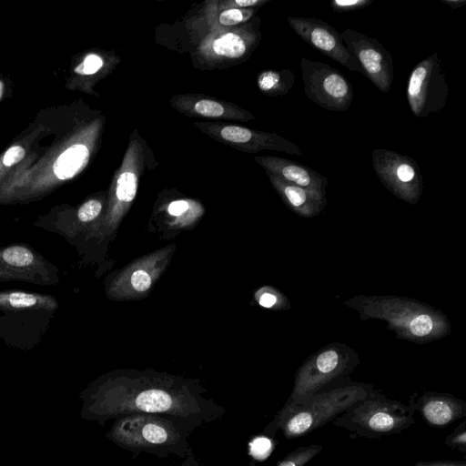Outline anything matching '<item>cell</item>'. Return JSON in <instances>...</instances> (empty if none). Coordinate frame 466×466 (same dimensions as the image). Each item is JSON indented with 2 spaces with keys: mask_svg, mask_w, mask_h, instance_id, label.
Masks as SVG:
<instances>
[{
  "mask_svg": "<svg viewBox=\"0 0 466 466\" xmlns=\"http://www.w3.org/2000/svg\"><path fill=\"white\" fill-rule=\"evenodd\" d=\"M19 280L41 285L56 283V269L25 245L0 248V281Z\"/></svg>",
  "mask_w": 466,
  "mask_h": 466,
  "instance_id": "cell-8",
  "label": "cell"
},
{
  "mask_svg": "<svg viewBox=\"0 0 466 466\" xmlns=\"http://www.w3.org/2000/svg\"><path fill=\"white\" fill-rule=\"evenodd\" d=\"M277 298L271 293H264L260 296L258 303L264 308H271L275 305Z\"/></svg>",
  "mask_w": 466,
  "mask_h": 466,
  "instance_id": "cell-32",
  "label": "cell"
},
{
  "mask_svg": "<svg viewBox=\"0 0 466 466\" xmlns=\"http://www.w3.org/2000/svg\"><path fill=\"white\" fill-rule=\"evenodd\" d=\"M268 177L285 200L294 208H307L310 203L320 201L321 191L309 189L299 186L285 183L278 177L268 173Z\"/></svg>",
  "mask_w": 466,
  "mask_h": 466,
  "instance_id": "cell-18",
  "label": "cell"
},
{
  "mask_svg": "<svg viewBox=\"0 0 466 466\" xmlns=\"http://www.w3.org/2000/svg\"><path fill=\"white\" fill-rule=\"evenodd\" d=\"M448 95L446 73L437 53L415 65L407 82L406 96L416 117H426L441 111L446 105Z\"/></svg>",
  "mask_w": 466,
  "mask_h": 466,
  "instance_id": "cell-4",
  "label": "cell"
},
{
  "mask_svg": "<svg viewBox=\"0 0 466 466\" xmlns=\"http://www.w3.org/2000/svg\"><path fill=\"white\" fill-rule=\"evenodd\" d=\"M223 139L236 144L252 143V147L259 149H274L288 154L302 157L303 153L298 145L276 134L258 133L238 126H226L220 130Z\"/></svg>",
  "mask_w": 466,
  "mask_h": 466,
  "instance_id": "cell-14",
  "label": "cell"
},
{
  "mask_svg": "<svg viewBox=\"0 0 466 466\" xmlns=\"http://www.w3.org/2000/svg\"><path fill=\"white\" fill-rule=\"evenodd\" d=\"M373 0H332L330 6L337 13H348L369 6Z\"/></svg>",
  "mask_w": 466,
  "mask_h": 466,
  "instance_id": "cell-24",
  "label": "cell"
},
{
  "mask_svg": "<svg viewBox=\"0 0 466 466\" xmlns=\"http://www.w3.org/2000/svg\"><path fill=\"white\" fill-rule=\"evenodd\" d=\"M321 451L320 445L300 447L288 454L277 466H304Z\"/></svg>",
  "mask_w": 466,
  "mask_h": 466,
  "instance_id": "cell-21",
  "label": "cell"
},
{
  "mask_svg": "<svg viewBox=\"0 0 466 466\" xmlns=\"http://www.w3.org/2000/svg\"><path fill=\"white\" fill-rule=\"evenodd\" d=\"M400 404L369 402L359 406L353 420L367 430L380 433L393 432L408 427L412 419Z\"/></svg>",
  "mask_w": 466,
  "mask_h": 466,
  "instance_id": "cell-11",
  "label": "cell"
},
{
  "mask_svg": "<svg viewBox=\"0 0 466 466\" xmlns=\"http://www.w3.org/2000/svg\"><path fill=\"white\" fill-rule=\"evenodd\" d=\"M80 398V417L99 425L111 419L145 413L167 417L195 430L222 418L225 412L193 382L150 372L106 375L84 390Z\"/></svg>",
  "mask_w": 466,
  "mask_h": 466,
  "instance_id": "cell-1",
  "label": "cell"
},
{
  "mask_svg": "<svg viewBox=\"0 0 466 466\" xmlns=\"http://www.w3.org/2000/svg\"><path fill=\"white\" fill-rule=\"evenodd\" d=\"M1 92H2V84L0 83V96H1Z\"/></svg>",
  "mask_w": 466,
  "mask_h": 466,
  "instance_id": "cell-36",
  "label": "cell"
},
{
  "mask_svg": "<svg viewBox=\"0 0 466 466\" xmlns=\"http://www.w3.org/2000/svg\"><path fill=\"white\" fill-rule=\"evenodd\" d=\"M191 428L176 420L156 414L137 413L116 419L106 438L132 452H147L158 457L186 458L191 450Z\"/></svg>",
  "mask_w": 466,
  "mask_h": 466,
  "instance_id": "cell-2",
  "label": "cell"
},
{
  "mask_svg": "<svg viewBox=\"0 0 466 466\" xmlns=\"http://www.w3.org/2000/svg\"><path fill=\"white\" fill-rule=\"evenodd\" d=\"M24 157L25 149L22 147L14 146L5 152L3 162L9 167L22 160Z\"/></svg>",
  "mask_w": 466,
  "mask_h": 466,
  "instance_id": "cell-28",
  "label": "cell"
},
{
  "mask_svg": "<svg viewBox=\"0 0 466 466\" xmlns=\"http://www.w3.org/2000/svg\"><path fill=\"white\" fill-rule=\"evenodd\" d=\"M103 66L102 59L96 55H88L84 62L76 68L82 75H91L97 72Z\"/></svg>",
  "mask_w": 466,
  "mask_h": 466,
  "instance_id": "cell-27",
  "label": "cell"
},
{
  "mask_svg": "<svg viewBox=\"0 0 466 466\" xmlns=\"http://www.w3.org/2000/svg\"><path fill=\"white\" fill-rule=\"evenodd\" d=\"M414 466H466L464 462L457 461H420Z\"/></svg>",
  "mask_w": 466,
  "mask_h": 466,
  "instance_id": "cell-31",
  "label": "cell"
},
{
  "mask_svg": "<svg viewBox=\"0 0 466 466\" xmlns=\"http://www.w3.org/2000/svg\"><path fill=\"white\" fill-rule=\"evenodd\" d=\"M102 211V203L97 199L85 202L77 211V218L81 223L94 221Z\"/></svg>",
  "mask_w": 466,
  "mask_h": 466,
  "instance_id": "cell-22",
  "label": "cell"
},
{
  "mask_svg": "<svg viewBox=\"0 0 466 466\" xmlns=\"http://www.w3.org/2000/svg\"><path fill=\"white\" fill-rule=\"evenodd\" d=\"M299 67L304 91L310 101L335 112L350 108L354 96L352 85L339 70L308 58H301Z\"/></svg>",
  "mask_w": 466,
  "mask_h": 466,
  "instance_id": "cell-5",
  "label": "cell"
},
{
  "mask_svg": "<svg viewBox=\"0 0 466 466\" xmlns=\"http://www.w3.org/2000/svg\"><path fill=\"white\" fill-rule=\"evenodd\" d=\"M268 0H236L234 4L240 7H249L267 3Z\"/></svg>",
  "mask_w": 466,
  "mask_h": 466,
  "instance_id": "cell-33",
  "label": "cell"
},
{
  "mask_svg": "<svg viewBox=\"0 0 466 466\" xmlns=\"http://www.w3.org/2000/svg\"><path fill=\"white\" fill-rule=\"evenodd\" d=\"M188 203L185 200H175L171 202L167 208V211L170 215L178 217L181 216L188 209Z\"/></svg>",
  "mask_w": 466,
  "mask_h": 466,
  "instance_id": "cell-29",
  "label": "cell"
},
{
  "mask_svg": "<svg viewBox=\"0 0 466 466\" xmlns=\"http://www.w3.org/2000/svg\"><path fill=\"white\" fill-rule=\"evenodd\" d=\"M170 254V248H167L137 260L114 279L110 294L118 298L145 294L164 270Z\"/></svg>",
  "mask_w": 466,
  "mask_h": 466,
  "instance_id": "cell-10",
  "label": "cell"
},
{
  "mask_svg": "<svg viewBox=\"0 0 466 466\" xmlns=\"http://www.w3.org/2000/svg\"><path fill=\"white\" fill-rule=\"evenodd\" d=\"M194 110L203 116L209 117L221 116L224 114V107L217 101L201 99L194 106Z\"/></svg>",
  "mask_w": 466,
  "mask_h": 466,
  "instance_id": "cell-23",
  "label": "cell"
},
{
  "mask_svg": "<svg viewBox=\"0 0 466 466\" xmlns=\"http://www.w3.org/2000/svg\"><path fill=\"white\" fill-rule=\"evenodd\" d=\"M210 46L216 56L225 58H239L244 56L248 48L245 39L231 32L214 39Z\"/></svg>",
  "mask_w": 466,
  "mask_h": 466,
  "instance_id": "cell-20",
  "label": "cell"
},
{
  "mask_svg": "<svg viewBox=\"0 0 466 466\" xmlns=\"http://www.w3.org/2000/svg\"><path fill=\"white\" fill-rule=\"evenodd\" d=\"M359 400L356 390H342L319 396L311 401L283 410L278 424L289 438H298L316 430Z\"/></svg>",
  "mask_w": 466,
  "mask_h": 466,
  "instance_id": "cell-3",
  "label": "cell"
},
{
  "mask_svg": "<svg viewBox=\"0 0 466 466\" xmlns=\"http://www.w3.org/2000/svg\"><path fill=\"white\" fill-rule=\"evenodd\" d=\"M253 11H243L237 8L227 9L219 15V23L224 25H232L248 19Z\"/></svg>",
  "mask_w": 466,
  "mask_h": 466,
  "instance_id": "cell-25",
  "label": "cell"
},
{
  "mask_svg": "<svg viewBox=\"0 0 466 466\" xmlns=\"http://www.w3.org/2000/svg\"><path fill=\"white\" fill-rule=\"evenodd\" d=\"M58 303L55 297L20 290L0 291V309H46L54 310Z\"/></svg>",
  "mask_w": 466,
  "mask_h": 466,
  "instance_id": "cell-16",
  "label": "cell"
},
{
  "mask_svg": "<svg viewBox=\"0 0 466 466\" xmlns=\"http://www.w3.org/2000/svg\"><path fill=\"white\" fill-rule=\"evenodd\" d=\"M420 411L428 423L445 426L462 416L464 404L445 397H432L421 404Z\"/></svg>",
  "mask_w": 466,
  "mask_h": 466,
  "instance_id": "cell-15",
  "label": "cell"
},
{
  "mask_svg": "<svg viewBox=\"0 0 466 466\" xmlns=\"http://www.w3.org/2000/svg\"><path fill=\"white\" fill-rule=\"evenodd\" d=\"M451 441L448 442L450 445H461L464 449L466 444V434L465 429L463 428L461 431H455L452 435L449 436Z\"/></svg>",
  "mask_w": 466,
  "mask_h": 466,
  "instance_id": "cell-30",
  "label": "cell"
},
{
  "mask_svg": "<svg viewBox=\"0 0 466 466\" xmlns=\"http://www.w3.org/2000/svg\"><path fill=\"white\" fill-rule=\"evenodd\" d=\"M340 35L349 53L357 61L361 74L379 90L389 92L393 83V59L390 53L377 38L353 29H345Z\"/></svg>",
  "mask_w": 466,
  "mask_h": 466,
  "instance_id": "cell-6",
  "label": "cell"
},
{
  "mask_svg": "<svg viewBox=\"0 0 466 466\" xmlns=\"http://www.w3.org/2000/svg\"><path fill=\"white\" fill-rule=\"evenodd\" d=\"M186 457L187 459L185 460L181 466H202L196 461L191 450L188 451Z\"/></svg>",
  "mask_w": 466,
  "mask_h": 466,
  "instance_id": "cell-35",
  "label": "cell"
},
{
  "mask_svg": "<svg viewBox=\"0 0 466 466\" xmlns=\"http://www.w3.org/2000/svg\"><path fill=\"white\" fill-rule=\"evenodd\" d=\"M294 81L295 76L289 69L268 70L259 75L258 85L261 91L269 96H282L292 88Z\"/></svg>",
  "mask_w": 466,
  "mask_h": 466,
  "instance_id": "cell-19",
  "label": "cell"
},
{
  "mask_svg": "<svg viewBox=\"0 0 466 466\" xmlns=\"http://www.w3.org/2000/svg\"><path fill=\"white\" fill-rule=\"evenodd\" d=\"M256 160L285 183L319 191L327 186L322 175L296 161L275 157H257Z\"/></svg>",
  "mask_w": 466,
  "mask_h": 466,
  "instance_id": "cell-12",
  "label": "cell"
},
{
  "mask_svg": "<svg viewBox=\"0 0 466 466\" xmlns=\"http://www.w3.org/2000/svg\"><path fill=\"white\" fill-rule=\"evenodd\" d=\"M137 189V174L127 169L122 171L116 179L113 202L106 216L99 226L93 228V231L96 232L98 236L111 235L135 198Z\"/></svg>",
  "mask_w": 466,
  "mask_h": 466,
  "instance_id": "cell-13",
  "label": "cell"
},
{
  "mask_svg": "<svg viewBox=\"0 0 466 466\" xmlns=\"http://www.w3.org/2000/svg\"><path fill=\"white\" fill-rule=\"evenodd\" d=\"M432 327V319L426 314L417 316L410 323V332L417 337L428 335L431 331Z\"/></svg>",
  "mask_w": 466,
  "mask_h": 466,
  "instance_id": "cell-26",
  "label": "cell"
},
{
  "mask_svg": "<svg viewBox=\"0 0 466 466\" xmlns=\"http://www.w3.org/2000/svg\"><path fill=\"white\" fill-rule=\"evenodd\" d=\"M89 152L84 145H74L64 151L54 164V173L59 179H69L87 164Z\"/></svg>",
  "mask_w": 466,
  "mask_h": 466,
  "instance_id": "cell-17",
  "label": "cell"
},
{
  "mask_svg": "<svg viewBox=\"0 0 466 466\" xmlns=\"http://www.w3.org/2000/svg\"><path fill=\"white\" fill-rule=\"evenodd\" d=\"M287 20L291 29L310 46L350 71L361 73L357 61L344 45L340 34L332 25L312 17L289 16Z\"/></svg>",
  "mask_w": 466,
  "mask_h": 466,
  "instance_id": "cell-9",
  "label": "cell"
},
{
  "mask_svg": "<svg viewBox=\"0 0 466 466\" xmlns=\"http://www.w3.org/2000/svg\"><path fill=\"white\" fill-rule=\"evenodd\" d=\"M371 162L378 177L392 192L408 199L415 198L420 193L422 177L414 158L377 148L371 152Z\"/></svg>",
  "mask_w": 466,
  "mask_h": 466,
  "instance_id": "cell-7",
  "label": "cell"
},
{
  "mask_svg": "<svg viewBox=\"0 0 466 466\" xmlns=\"http://www.w3.org/2000/svg\"><path fill=\"white\" fill-rule=\"evenodd\" d=\"M441 3L447 5L449 7L456 9L462 7L466 5V0H441Z\"/></svg>",
  "mask_w": 466,
  "mask_h": 466,
  "instance_id": "cell-34",
  "label": "cell"
}]
</instances>
